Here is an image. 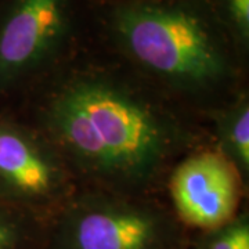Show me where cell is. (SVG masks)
I'll list each match as a JSON object with an SVG mask.
<instances>
[{
	"label": "cell",
	"instance_id": "6da1fadb",
	"mask_svg": "<svg viewBox=\"0 0 249 249\" xmlns=\"http://www.w3.org/2000/svg\"><path fill=\"white\" fill-rule=\"evenodd\" d=\"M54 139L86 169L124 181L150 176L166 155L169 132L151 108L98 79L73 82L50 103Z\"/></svg>",
	"mask_w": 249,
	"mask_h": 249
},
{
	"label": "cell",
	"instance_id": "7a4b0ae2",
	"mask_svg": "<svg viewBox=\"0 0 249 249\" xmlns=\"http://www.w3.org/2000/svg\"><path fill=\"white\" fill-rule=\"evenodd\" d=\"M115 31L136 61L178 86L209 88L227 73V58L217 37L186 9L124 6L115 13Z\"/></svg>",
	"mask_w": 249,
	"mask_h": 249
},
{
	"label": "cell",
	"instance_id": "3957f363",
	"mask_svg": "<svg viewBox=\"0 0 249 249\" xmlns=\"http://www.w3.org/2000/svg\"><path fill=\"white\" fill-rule=\"evenodd\" d=\"M181 244L169 219L151 208L91 201L62 216L46 249H173Z\"/></svg>",
	"mask_w": 249,
	"mask_h": 249
},
{
	"label": "cell",
	"instance_id": "277c9868",
	"mask_svg": "<svg viewBox=\"0 0 249 249\" xmlns=\"http://www.w3.org/2000/svg\"><path fill=\"white\" fill-rule=\"evenodd\" d=\"M68 0H0V98L60 43Z\"/></svg>",
	"mask_w": 249,
	"mask_h": 249
},
{
	"label": "cell",
	"instance_id": "5b68a950",
	"mask_svg": "<svg viewBox=\"0 0 249 249\" xmlns=\"http://www.w3.org/2000/svg\"><path fill=\"white\" fill-rule=\"evenodd\" d=\"M170 196L181 222L211 231L235 217L241 196L238 170L222 154L199 152L173 172Z\"/></svg>",
	"mask_w": 249,
	"mask_h": 249
},
{
	"label": "cell",
	"instance_id": "8992f818",
	"mask_svg": "<svg viewBox=\"0 0 249 249\" xmlns=\"http://www.w3.org/2000/svg\"><path fill=\"white\" fill-rule=\"evenodd\" d=\"M60 172L31 134L0 115V199L19 209L52 196Z\"/></svg>",
	"mask_w": 249,
	"mask_h": 249
},
{
	"label": "cell",
	"instance_id": "52a82bcc",
	"mask_svg": "<svg viewBox=\"0 0 249 249\" xmlns=\"http://www.w3.org/2000/svg\"><path fill=\"white\" fill-rule=\"evenodd\" d=\"M47 237L22 209L0 199V249H46Z\"/></svg>",
	"mask_w": 249,
	"mask_h": 249
},
{
	"label": "cell",
	"instance_id": "ba28073f",
	"mask_svg": "<svg viewBox=\"0 0 249 249\" xmlns=\"http://www.w3.org/2000/svg\"><path fill=\"white\" fill-rule=\"evenodd\" d=\"M224 142L234 165L241 169L249 168V109L248 104L242 103L232 111L223 129Z\"/></svg>",
	"mask_w": 249,
	"mask_h": 249
},
{
	"label": "cell",
	"instance_id": "9c48e42d",
	"mask_svg": "<svg viewBox=\"0 0 249 249\" xmlns=\"http://www.w3.org/2000/svg\"><path fill=\"white\" fill-rule=\"evenodd\" d=\"M194 249H249V223L247 216L234 217L214 230L205 231Z\"/></svg>",
	"mask_w": 249,
	"mask_h": 249
},
{
	"label": "cell",
	"instance_id": "30bf717a",
	"mask_svg": "<svg viewBox=\"0 0 249 249\" xmlns=\"http://www.w3.org/2000/svg\"><path fill=\"white\" fill-rule=\"evenodd\" d=\"M229 11L240 35L248 39L249 35V0H227Z\"/></svg>",
	"mask_w": 249,
	"mask_h": 249
},
{
	"label": "cell",
	"instance_id": "8fae6325",
	"mask_svg": "<svg viewBox=\"0 0 249 249\" xmlns=\"http://www.w3.org/2000/svg\"><path fill=\"white\" fill-rule=\"evenodd\" d=\"M173 249H194V248H191V247H187L186 244H181V245H178V247H176V248H173Z\"/></svg>",
	"mask_w": 249,
	"mask_h": 249
}]
</instances>
